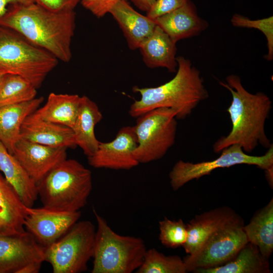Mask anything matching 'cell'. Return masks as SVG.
Segmentation results:
<instances>
[{
    "instance_id": "6da1fadb",
    "label": "cell",
    "mask_w": 273,
    "mask_h": 273,
    "mask_svg": "<svg viewBox=\"0 0 273 273\" xmlns=\"http://www.w3.org/2000/svg\"><path fill=\"white\" fill-rule=\"evenodd\" d=\"M0 25L18 33L58 60L67 63L71 59L74 10L55 12L34 2L15 4L0 18Z\"/></svg>"
},
{
    "instance_id": "7a4b0ae2",
    "label": "cell",
    "mask_w": 273,
    "mask_h": 273,
    "mask_svg": "<svg viewBox=\"0 0 273 273\" xmlns=\"http://www.w3.org/2000/svg\"><path fill=\"white\" fill-rule=\"evenodd\" d=\"M219 84L232 96L226 110L232 127L226 136L214 144V152L219 153L233 145L240 146L245 153L252 152L259 145L268 149L272 145L265 134L264 125L271 108L269 97L263 93L253 94L248 92L236 75L228 76L226 82Z\"/></svg>"
},
{
    "instance_id": "3957f363",
    "label": "cell",
    "mask_w": 273,
    "mask_h": 273,
    "mask_svg": "<svg viewBox=\"0 0 273 273\" xmlns=\"http://www.w3.org/2000/svg\"><path fill=\"white\" fill-rule=\"evenodd\" d=\"M178 69L174 77L157 87H133L139 93L140 99L131 105L128 113L133 118L158 108L174 110L176 118L183 119L190 115L201 101L208 97L200 71L190 60L179 56L176 58Z\"/></svg>"
},
{
    "instance_id": "277c9868",
    "label": "cell",
    "mask_w": 273,
    "mask_h": 273,
    "mask_svg": "<svg viewBox=\"0 0 273 273\" xmlns=\"http://www.w3.org/2000/svg\"><path fill=\"white\" fill-rule=\"evenodd\" d=\"M36 187L43 207L60 211H80L86 204L92 190V172L78 161L66 159Z\"/></svg>"
},
{
    "instance_id": "5b68a950",
    "label": "cell",
    "mask_w": 273,
    "mask_h": 273,
    "mask_svg": "<svg viewBox=\"0 0 273 273\" xmlns=\"http://www.w3.org/2000/svg\"><path fill=\"white\" fill-rule=\"evenodd\" d=\"M97 222L92 273H131L141 265L147 251L143 240L114 232L95 209Z\"/></svg>"
},
{
    "instance_id": "8992f818",
    "label": "cell",
    "mask_w": 273,
    "mask_h": 273,
    "mask_svg": "<svg viewBox=\"0 0 273 273\" xmlns=\"http://www.w3.org/2000/svg\"><path fill=\"white\" fill-rule=\"evenodd\" d=\"M59 60L15 31L0 25V72L20 76L37 89Z\"/></svg>"
},
{
    "instance_id": "52a82bcc",
    "label": "cell",
    "mask_w": 273,
    "mask_h": 273,
    "mask_svg": "<svg viewBox=\"0 0 273 273\" xmlns=\"http://www.w3.org/2000/svg\"><path fill=\"white\" fill-rule=\"evenodd\" d=\"M134 126L137 146L133 155L139 163L162 158L174 145L177 130L175 111L158 108L138 117Z\"/></svg>"
},
{
    "instance_id": "ba28073f",
    "label": "cell",
    "mask_w": 273,
    "mask_h": 273,
    "mask_svg": "<svg viewBox=\"0 0 273 273\" xmlns=\"http://www.w3.org/2000/svg\"><path fill=\"white\" fill-rule=\"evenodd\" d=\"M96 229L89 220L76 222L62 237L44 248V261L54 273H80L93 257Z\"/></svg>"
},
{
    "instance_id": "9c48e42d",
    "label": "cell",
    "mask_w": 273,
    "mask_h": 273,
    "mask_svg": "<svg viewBox=\"0 0 273 273\" xmlns=\"http://www.w3.org/2000/svg\"><path fill=\"white\" fill-rule=\"evenodd\" d=\"M217 158L198 163L177 161L169 174L170 185L177 191L193 179L209 175L214 170L239 164L253 165L264 170L273 166V148L270 147L262 156H252L246 153L238 145H233L223 149Z\"/></svg>"
},
{
    "instance_id": "30bf717a",
    "label": "cell",
    "mask_w": 273,
    "mask_h": 273,
    "mask_svg": "<svg viewBox=\"0 0 273 273\" xmlns=\"http://www.w3.org/2000/svg\"><path fill=\"white\" fill-rule=\"evenodd\" d=\"M240 216L210 236L194 254L184 259L187 271L219 266L232 259L248 242Z\"/></svg>"
},
{
    "instance_id": "8fae6325",
    "label": "cell",
    "mask_w": 273,
    "mask_h": 273,
    "mask_svg": "<svg viewBox=\"0 0 273 273\" xmlns=\"http://www.w3.org/2000/svg\"><path fill=\"white\" fill-rule=\"evenodd\" d=\"M44 248L26 231L0 236V273H38L44 261Z\"/></svg>"
},
{
    "instance_id": "7c38bea8",
    "label": "cell",
    "mask_w": 273,
    "mask_h": 273,
    "mask_svg": "<svg viewBox=\"0 0 273 273\" xmlns=\"http://www.w3.org/2000/svg\"><path fill=\"white\" fill-rule=\"evenodd\" d=\"M80 216V211H60L43 207H27L24 226L25 230L45 248L65 234Z\"/></svg>"
},
{
    "instance_id": "4fadbf2b",
    "label": "cell",
    "mask_w": 273,
    "mask_h": 273,
    "mask_svg": "<svg viewBox=\"0 0 273 273\" xmlns=\"http://www.w3.org/2000/svg\"><path fill=\"white\" fill-rule=\"evenodd\" d=\"M137 144L134 126H124L112 141L100 142L96 152L87 157L88 162L96 168L129 170L139 164L133 155Z\"/></svg>"
},
{
    "instance_id": "5bb4252c",
    "label": "cell",
    "mask_w": 273,
    "mask_h": 273,
    "mask_svg": "<svg viewBox=\"0 0 273 273\" xmlns=\"http://www.w3.org/2000/svg\"><path fill=\"white\" fill-rule=\"evenodd\" d=\"M67 149L19 139L13 155L36 184L53 168L67 159Z\"/></svg>"
},
{
    "instance_id": "9a60e30c",
    "label": "cell",
    "mask_w": 273,
    "mask_h": 273,
    "mask_svg": "<svg viewBox=\"0 0 273 273\" xmlns=\"http://www.w3.org/2000/svg\"><path fill=\"white\" fill-rule=\"evenodd\" d=\"M240 217L228 206H221L196 215L186 224L188 237L183 246L186 253H195L217 230Z\"/></svg>"
},
{
    "instance_id": "2e32d148",
    "label": "cell",
    "mask_w": 273,
    "mask_h": 273,
    "mask_svg": "<svg viewBox=\"0 0 273 273\" xmlns=\"http://www.w3.org/2000/svg\"><path fill=\"white\" fill-rule=\"evenodd\" d=\"M175 43L180 39L199 35L208 26L200 17L190 0L183 6L154 20Z\"/></svg>"
},
{
    "instance_id": "e0dca14e",
    "label": "cell",
    "mask_w": 273,
    "mask_h": 273,
    "mask_svg": "<svg viewBox=\"0 0 273 273\" xmlns=\"http://www.w3.org/2000/svg\"><path fill=\"white\" fill-rule=\"evenodd\" d=\"M19 139L53 147L75 149L77 147L71 128L34 119L29 115L22 124Z\"/></svg>"
},
{
    "instance_id": "ac0fdd59",
    "label": "cell",
    "mask_w": 273,
    "mask_h": 273,
    "mask_svg": "<svg viewBox=\"0 0 273 273\" xmlns=\"http://www.w3.org/2000/svg\"><path fill=\"white\" fill-rule=\"evenodd\" d=\"M110 13L119 24L131 50L139 49L156 26L154 20L134 10L126 1L118 3Z\"/></svg>"
},
{
    "instance_id": "d6986e66",
    "label": "cell",
    "mask_w": 273,
    "mask_h": 273,
    "mask_svg": "<svg viewBox=\"0 0 273 273\" xmlns=\"http://www.w3.org/2000/svg\"><path fill=\"white\" fill-rule=\"evenodd\" d=\"M26 207L0 173V236L17 235L25 232Z\"/></svg>"
},
{
    "instance_id": "ffe728a7",
    "label": "cell",
    "mask_w": 273,
    "mask_h": 273,
    "mask_svg": "<svg viewBox=\"0 0 273 273\" xmlns=\"http://www.w3.org/2000/svg\"><path fill=\"white\" fill-rule=\"evenodd\" d=\"M176 43L159 26L140 44L139 48L148 67H163L170 72L176 71Z\"/></svg>"
},
{
    "instance_id": "44dd1931",
    "label": "cell",
    "mask_w": 273,
    "mask_h": 273,
    "mask_svg": "<svg viewBox=\"0 0 273 273\" xmlns=\"http://www.w3.org/2000/svg\"><path fill=\"white\" fill-rule=\"evenodd\" d=\"M102 117L97 104L87 97L82 96L72 130L76 146L87 157L93 155L98 149L100 142L95 135V128Z\"/></svg>"
},
{
    "instance_id": "7402d4cb",
    "label": "cell",
    "mask_w": 273,
    "mask_h": 273,
    "mask_svg": "<svg viewBox=\"0 0 273 273\" xmlns=\"http://www.w3.org/2000/svg\"><path fill=\"white\" fill-rule=\"evenodd\" d=\"M43 98L21 103L0 107V141L8 151L13 154L19 139L22 124L27 116L38 109Z\"/></svg>"
},
{
    "instance_id": "603a6c76",
    "label": "cell",
    "mask_w": 273,
    "mask_h": 273,
    "mask_svg": "<svg viewBox=\"0 0 273 273\" xmlns=\"http://www.w3.org/2000/svg\"><path fill=\"white\" fill-rule=\"evenodd\" d=\"M0 171L22 203L27 207H33L38 197L36 184L1 141Z\"/></svg>"
},
{
    "instance_id": "cb8c5ba5",
    "label": "cell",
    "mask_w": 273,
    "mask_h": 273,
    "mask_svg": "<svg viewBox=\"0 0 273 273\" xmlns=\"http://www.w3.org/2000/svg\"><path fill=\"white\" fill-rule=\"evenodd\" d=\"M81 97L78 95L51 93L46 104L29 116L34 119L68 126L72 129L78 114Z\"/></svg>"
},
{
    "instance_id": "d4e9b609",
    "label": "cell",
    "mask_w": 273,
    "mask_h": 273,
    "mask_svg": "<svg viewBox=\"0 0 273 273\" xmlns=\"http://www.w3.org/2000/svg\"><path fill=\"white\" fill-rule=\"evenodd\" d=\"M195 273H270L268 259L256 246L246 243L237 255L226 263L215 267L199 268Z\"/></svg>"
},
{
    "instance_id": "484cf974",
    "label": "cell",
    "mask_w": 273,
    "mask_h": 273,
    "mask_svg": "<svg viewBox=\"0 0 273 273\" xmlns=\"http://www.w3.org/2000/svg\"><path fill=\"white\" fill-rule=\"evenodd\" d=\"M248 242L255 245L265 258L273 251V199L257 210L249 222L244 225Z\"/></svg>"
},
{
    "instance_id": "4316f807",
    "label": "cell",
    "mask_w": 273,
    "mask_h": 273,
    "mask_svg": "<svg viewBox=\"0 0 273 273\" xmlns=\"http://www.w3.org/2000/svg\"><path fill=\"white\" fill-rule=\"evenodd\" d=\"M36 89L20 76L6 74L0 85V107L32 100L36 98Z\"/></svg>"
},
{
    "instance_id": "83f0119b",
    "label": "cell",
    "mask_w": 273,
    "mask_h": 273,
    "mask_svg": "<svg viewBox=\"0 0 273 273\" xmlns=\"http://www.w3.org/2000/svg\"><path fill=\"white\" fill-rule=\"evenodd\" d=\"M137 273H186L183 260L177 255L166 256L154 248L147 250Z\"/></svg>"
},
{
    "instance_id": "f1b7e54d",
    "label": "cell",
    "mask_w": 273,
    "mask_h": 273,
    "mask_svg": "<svg viewBox=\"0 0 273 273\" xmlns=\"http://www.w3.org/2000/svg\"><path fill=\"white\" fill-rule=\"evenodd\" d=\"M159 225V239L163 246L170 248L183 247L188 237L187 225L183 219L171 220L165 217Z\"/></svg>"
},
{
    "instance_id": "f546056e",
    "label": "cell",
    "mask_w": 273,
    "mask_h": 273,
    "mask_svg": "<svg viewBox=\"0 0 273 273\" xmlns=\"http://www.w3.org/2000/svg\"><path fill=\"white\" fill-rule=\"evenodd\" d=\"M232 24L235 27L255 28L261 31L267 41V54L265 59L271 61L273 59V17L251 20L238 14H234L231 20Z\"/></svg>"
},
{
    "instance_id": "4dcf8cb0",
    "label": "cell",
    "mask_w": 273,
    "mask_h": 273,
    "mask_svg": "<svg viewBox=\"0 0 273 273\" xmlns=\"http://www.w3.org/2000/svg\"><path fill=\"white\" fill-rule=\"evenodd\" d=\"M189 0H156L147 12V16L154 20L185 5Z\"/></svg>"
},
{
    "instance_id": "1f68e13d",
    "label": "cell",
    "mask_w": 273,
    "mask_h": 273,
    "mask_svg": "<svg viewBox=\"0 0 273 273\" xmlns=\"http://www.w3.org/2000/svg\"><path fill=\"white\" fill-rule=\"evenodd\" d=\"M126 0H81L82 6L98 18L104 16L119 2Z\"/></svg>"
},
{
    "instance_id": "d6a6232c",
    "label": "cell",
    "mask_w": 273,
    "mask_h": 273,
    "mask_svg": "<svg viewBox=\"0 0 273 273\" xmlns=\"http://www.w3.org/2000/svg\"><path fill=\"white\" fill-rule=\"evenodd\" d=\"M81 0H33V2L51 11L61 12L74 10Z\"/></svg>"
},
{
    "instance_id": "836d02e7",
    "label": "cell",
    "mask_w": 273,
    "mask_h": 273,
    "mask_svg": "<svg viewBox=\"0 0 273 273\" xmlns=\"http://www.w3.org/2000/svg\"><path fill=\"white\" fill-rule=\"evenodd\" d=\"M34 2L33 0H0V18L7 12L9 8L15 4Z\"/></svg>"
},
{
    "instance_id": "e575fe53",
    "label": "cell",
    "mask_w": 273,
    "mask_h": 273,
    "mask_svg": "<svg viewBox=\"0 0 273 273\" xmlns=\"http://www.w3.org/2000/svg\"><path fill=\"white\" fill-rule=\"evenodd\" d=\"M156 0H131L135 6L143 11L147 12Z\"/></svg>"
},
{
    "instance_id": "d590c367",
    "label": "cell",
    "mask_w": 273,
    "mask_h": 273,
    "mask_svg": "<svg viewBox=\"0 0 273 273\" xmlns=\"http://www.w3.org/2000/svg\"><path fill=\"white\" fill-rule=\"evenodd\" d=\"M6 74L0 72V85L3 81V79Z\"/></svg>"
}]
</instances>
